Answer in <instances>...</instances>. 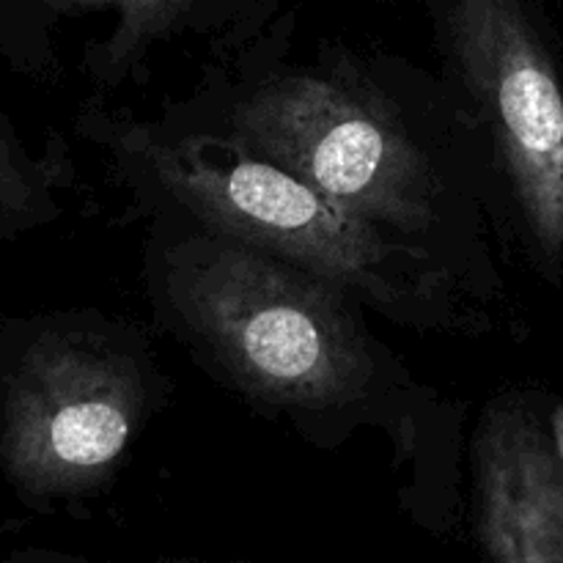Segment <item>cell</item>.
<instances>
[{"instance_id": "cell-7", "label": "cell", "mask_w": 563, "mask_h": 563, "mask_svg": "<svg viewBox=\"0 0 563 563\" xmlns=\"http://www.w3.org/2000/svg\"><path fill=\"white\" fill-rule=\"evenodd\" d=\"M60 5H115L121 25L115 31V44L132 53L148 38L168 31L187 11L190 0H53Z\"/></svg>"}, {"instance_id": "cell-1", "label": "cell", "mask_w": 563, "mask_h": 563, "mask_svg": "<svg viewBox=\"0 0 563 563\" xmlns=\"http://www.w3.org/2000/svg\"><path fill=\"white\" fill-rule=\"evenodd\" d=\"M168 289L225 372L275 405H341L372 374L344 291L234 236L176 247Z\"/></svg>"}, {"instance_id": "cell-9", "label": "cell", "mask_w": 563, "mask_h": 563, "mask_svg": "<svg viewBox=\"0 0 563 563\" xmlns=\"http://www.w3.org/2000/svg\"><path fill=\"white\" fill-rule=\"evenodd\" d=\"M553 443L559 449L561 465H563V405H559L553 410Z\"/></svg>"}, {"instance_id": "cell-3", "label": "cell", "mask_w": 563, "mask_h": 563, "mask_svg": "<svg viewBox=\"0 0 563 563\" xmlns=\"http://www.w3.org/2000/svg\"><path fill=\"white\" fill-rule=\"evenodd\" d=\"M240 148L280 165L379 225L432 223L434 187L416 143L383 104L333 77L280 75L236 108Z\"/></svg>"}, {"instance_id": "cell-6", "label": "cell", "mask_w": 563, "mask_h": 563, "mask_svg": "<svg viewBox=\"0 0 563 563\" xmlns=\"http://www.w3.org/2000/svg\"><path fill=\"white\" fill-rule=\"evenodd\" d=\"M476 473L484 550L504 563H563L561 456L522 407H489Z\"/></svg>"}, {"instance_id": "cell-8", "label": "cell", "mask_w": 563, "mask_h": 563, "mask_svg": "<svg viewBox=\"0 0 563 563\" xmlns=\"http://www.w3.org/2000/svg\"><path fill=\"white\" fill-rule=\"evenodd\" d=\"M38 212V185L25 154L0 124V225L27 223Z\"/></svg>"}, {"instance_id": "cell-4", "label": "cell", "mask_w": 563, "mask_h": 563, "mask_svg": "<svg viewBox=\"0 0 563 563\" xmlns=\"http://www.w3.org/2000/svg\"><path fill=\"white\" fill-rule=\"evenodd\" d=\"M143 407L137 368L88 335L38 339L0 401V456L31 495L77 493L115 465Z\"/></svg>"}, {"instance_id": "cell-5", "label": "cell", "mask_w": 563, "mask_h": 563, "mask_svg": "<svg viewBox=\"0 0 563 563\" xmlns=\"http://www.w3.org/2000/svg\"><path fill=\"white\" fill-rule=\"evenodd\" d=\"M445 31L482 104L526 223L563 253V88L520 0H449Z\"/></svg>"}, {"instance_id": "cell-2", "label": "cell", "mask_w": 563, "mask_h": 563, "mask_svg": "<svg viewBox=\"0 0 563 563\" xmlns=\"http://www.w3.org/2000/svg\"><path fill=\"white\" fill-rule=\"evenodd\" d=\"M137 148L159 185L225 236L379 306L407 302V256H399V247L385 240L379 223L291 170L245 148L236 159H212L201 141L141 137Z\"/></svg>"}]
</instances>
